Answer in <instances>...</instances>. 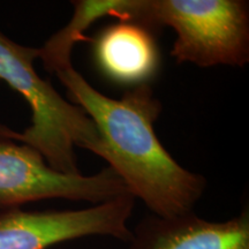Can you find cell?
Segmentation results:
<instances>
[{
  "mask_svg": "<svg viewBox=\"0 0 249 249\" xmlns=\"http://www.w3.org/2000/svg\"><path fill=\"white\" fill-rule=\"evenodd\" d=\"M73 104L82 108L98 129L108 167L126 183L151 214L170 218L192 213L207 188L201 174L182 167L155 132L161 103L150 85L129 88L114 99L95 89L71 65L52 71Z\"/></svg>",
  "mask_w": 249,
  "mask_h": 249,
  "instance_id": "obj_1",
  "label": "cell"
},
{
  "mask_svg": "<svg viewBox=\"0 0 249 249\" xmlns=\"http://www.w3.org/2000/svg\"><path fill=\"white\" fill-rule=\"evenodd\" d=\"M38 49L28 48L0 33V80L26 99L30 124L22 132L0 124V138L22 143L38 152L51 169L80 174L75 147L104 157V144L93 121L82 108L65 99L42 79L34 62Z\"/></svg>",
  "mask_w": 249,
  "mask_h": 249,
  "instance_id": "obj_2",
  "label": "cell"
},
{
  "mask_svg": "<svg viewBox=\"0 0 249 249\" xmlns=\"http://www.w3.org/2000/svg\"><path fill=\"white\" fill-rule=\"evenodd\" d=\"M112 17L176 33L171 55L198 67H244L249 61L245 0H117Z\"/></svg>",
  "mask_w": 249,
  "mask_h": 249,
  "instance_id": "obj_3",
  "label": "cell"
},
{
  "mask_svg": "<svg viewBox=\"0 0 249 249\" xmlns=\"http://www.w3.org/2000/svg\"><path fill=\"white\" fill-rule=\"evenodd\" d=\"M124 195L128 188L111 167L92 176L60 173L34 149L0 138V211L54 198L98 204Z\"/></svg>",
  "mask_w": 249,
  "mask_h": 249,
  "instance_id": "obj_4",
  "label": "cell"
},
{
  "mask_svg": "<svg viewBox=\"0 0 249 249\" xmlns=\"http://www.w3.org/2000/svg\"><path fill=\"white\" fill-rule=\"evenodd\" d=\"M135 198L114 200L74 210L0 211V249H51L89 236H108L128 244Z\"/></svg>",
  "mask_w": 249,
  "mask_h": 249,
  "instance_id": "obj_5",
  "label": "cell"
},
{
  "mask_svg": "<svg viewBox=\"0 0 249 249\" xmlns=\"http://www.w3.org/2000/svg\"><path fill=\"white\" fill-rule=\"evenodd\" d=\"M128 249H249V209L224 222L192 213L144 217L132 230Z\"/></svg>",
  "mask_w": 249,
  "mask_h": 249,
  "instance_id": "obj_6",
  "label": "cell"
},
{
  "mask_svg": "<svg viewBox=\"0 0 249 249\" xmlns=\"http://www.w3.org/2000/svg\"><path fill=\"white\" fill-rule=\"evenodd\" d=\"M93 59L107 79L129 88L149 85L160 70V51L154 31L141 23L119 20L99 31Z\"/></svg>",
  "mask_w": 249,
  "mask_h": 249,
  "instance_id": "obj_7",
  "label": "cell"
},
{
  "mask_svg": "<svg viewBox=\"0 0 249 249\" xmlns=\"http://www.w3.org/2000/svg\"><path fill=\"white\" fill-rule=\"evenodd\" d=\"M74 14L71 22L64 29L58 31L38 49V58L48 71L71 62L73 45L80 40H87L83 36L86 29L95 21L105 17H111L114 0H81L73 1Z\"/></svg>",
  "mask_w": 249,
  "mask_h": 249,
  "instance_id": "obj_8",
  "label": "cell"
}]
</instances>
